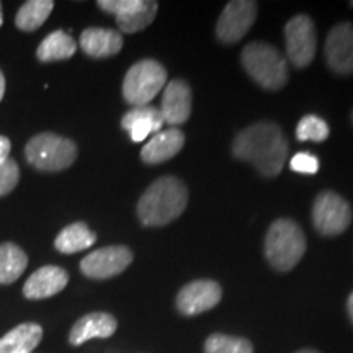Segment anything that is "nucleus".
Instances as JSON below:
<instances>
[{"label": "nucleus", "instance_id": "f257e3e1", "mask_svg": "<svg viewBox=\"0 0 353 353\" xmlns=\"http://www.w3.org/2000/svg\"><path fill=\"white\" fill-rule=\"evenodd\" d=\"M290 144L276 123L257 121L234 138L232 154L239 161L252 164L262 176L281 174L288 161Z\"/></svg>", "mask_w": 353, "mask_h": 353}, {"label": "nucleus", "instance_id": "f03ea898", "mask_svg": "<svg viewBox=\"0 0 353 353\" xmlns=\"http://www.w3.org/2000/svg\"><path fill=\"white\" fill-rule=\"evenodd\" d=\"M188 205V188L179 176L165 175L151 183L138 203V216L144 226H165L180 218Z\"/></svg>", "mask_w": 353, "mask_h": 353}, {"label": "nucleus", "instance_id": "7ed1b4c3", "mask_svg": "<svg viewBox=\"0 0 353 353\" xmlns=\"http://www.w3.org/2000/svg\"><path fill=\"white\" fill-rule=\"evenodd\" d=\"M306 252V236L293 219L273 221L265 236V257L278 272H290Z\"/></svg>", "mask_w": 353, "mask_h": 353}, {"label": "nucleus", "instance_id": "20e7f679", "mask_svg": "<svg viewBox=\"0 0 353 353\" xmlns=\"http://www.w3.org/2000/svg\"><path fill=\"white\" fill-rule=\"evenodd\" d=\"M241 63L245 72L267 90H280L288 82V63L272 44L249 43L242 50Z\"/></svg>", "mask_w": 353, "mask_h": 353}, {"label": "nucleus", "instance_id": "39448f33", "mask_svg": "<svg viewBox=\"0 0 353 353\" xmlns=\"http://www.w3.org/2000/svg\"><path fill=\"white\" fill-rule=\"evenodd\" d=\"M25 157L34 169L59 172L69 169L76 162L77 144L54 132H41L26 143Z\"/></svg>", "mask_w": 353, "mask_h": 353}, {"label": "nucleus", "instance_id": "423d86ee", "mask_svg": "<svg viewBox=\"0 0 353 353\" xmlns=\"http://www.w3.org/2000/svg\"><path fill=\"white\" fill-rule=\"evenodd\" d=\"M167 85V70L156 59H141L128 69L123 97L132 108L145 107Z\"/></svg>", "mask_w": 353, "mask_h": 353}, {"label": "nucleus", "instance_id": "0eeeda50", "mask_svg": "<svg viewBox=\"0 0 353 353\" xmlns=\"http://www.w3.org/2000/svg\"><path fill=\"white\" fill-rule=\"evenodd\" d=\"M352 223V208L345 198L332 190H324L312 205V224L322 236H339Z\"/></svg>", "mask_w": 353, "mask_h": 353}, {"label": "nucleus", "instance_id": "6e6552de", "mask_svg": "<svg viewBox=\"0 0 353 353\" xmlns=\"http://www.w3.org/2000/svg\"><path fill=\"white\" fill-rule=\"evenodd\" d=\"M286 54L291 64L298 69L312 63L317 50V33L314 21L307 15L293 17L285 26Z\"/></svg>", "mask_w": 353, "mask_h": 353}, {"label": "nucleus", "instance_id": "1a4fd4ad", "mask_svg": "<svg viewBox=\"0 0 353 353\" xmlns=\"http://www.w3.org/2000/svg\"><path fill=\"white\" fill-rule=\"evenodd\" d=\"M99 7L117 17L118 28L130 34L148 28L159 10V3L154 0H100Z\"/></svg>", "mask_w": 353, "mask_h": 353}, {"label": "nucleus", "instance_id": "9d476101", "mask_svg": "<svg viewBox=\"0 0 353 353\" xmlns=\"http://www.w3.org/2000/svg\"><path fill=\"white\" fill-rule=\"evenodd\" d=\"M132 259L134 255L126 245L101 247L82 259L81 272L92 280H107L125 272Z\"/></svg>", "mask_w": 353, "mask_h": 353}, {"label": "nucleus", "instance_id": "9b49d317", "mask_svg": "<svg viewBox=\"0 0 353 353\" xmlns=\"http://www.w3.org/2000/svg\"><path fill=\"white\" fill-rule=\"evenodd\" d=\"M255 17H257V2L232 0L221 12L218 23H216V37L224 44L241 41L252 28Z\"/></svg>", "mask_w": 353, "mask_h": 353}, {"label": "nucleus", "instance_id": "f8f14e48", "mask_svg": "<svg viewBox=\"0 0 353 353\" xmlns=\"http://www.w3.org/2000/svg\"><path fill=\"white\" fill-rule=\"evenodd\" d=\"M325 63L341 76L353 74V25L348 21L335 25L325 38Z\"/></svg>", "mask_w": 353, "mask_h": 353}, {"label": "nucleus", "instance_id": "ddd939ff", "mask_svg": "<svg viewBox=\"0 0 353 353\" xmlns=\"http://www.w3.org/2000/svg\"><path fill=\"white\" fill-rule=\"evenodd\" d=\"M223 298V288L218 281L195 280L185 285L176 294V309L183 316H196L210 311Z\"/></svg>", "mask_w": 353, "mask_h": 353}, {"label": "nucleus", "instance_id": "4468645a", "mask_svg": "<svg viewBox=\"0 0 353 353\" xmlns=\"http://www.w3.org/2000/svg\"><path fill=\"white\" fill-rule=\"evenodd\" d=\"M192 88L182 79H174L164 87L161 113L164 123L176 128L188 121L192 114Z\"/></svg>", "mask_w": 353, "mask_h": 353}, {"label": "nucleus", "instance_id": "2eb2a0df", "mask_svg": "<svg viewBox=\"0 0 353 353\" xmlns=\"http://www.w3.org/2000/svg\"><path fill=\"white\" fill-rule=\"evenodd\" d=\"M69 283V273L56 265L38 268L23 285L26 299H46L61 293Z\"/></svg>", "mask_w": 353, "mask_h": 353}, {"label": "nucleus", "instance_id": "dca6fc26", "mask_svg": "<svg viewBox=\"0 0 353 353\" xmlns=\"http://www.w3.org/2000/svg\"><path fill=\"white\" fill-rule=\"evenodd\" d=\"M118 321L108 312H90L81 317L72 325L69 334V343L74 347L82 345L92 339H108L117 332Z\"/></svg>", "mask_w": 353, "mask_h": 353}, {"label": "nucleus", "instance_id": "f3484780", "mask_svg": "<svg viewBox=\"0 0 353 353\" xmlns=\"http://www.w3.org/2000/svg\"><path fill=\"white\" fill-rule=\"evenodd\" d=\"M185 134L179 128H169V130L154 134L141 151V159L145 164H162L170 161L183 149Z\"/></svg>", "mask_w": 353, "mask_h": 353}, {"label": "nucleus", "instance_id": "a211bd4d", "mask_svg": "<svg viewBox=\"0 0 353 353\" xmlns=\"http://www.w3.org/2000/svg\"><path fill=\"white\" fill-rule=\"evenodd\" d=\"M162 126H164V118H162L161 110L151 105L131 108L121 118V128L130 132L134 143H143L151 134H157L161 132Z\"/></svg>", "mask_w": 353, "mask_h": 353}, {"label": "nucleus", "instance_id": "6ab92c4d", "mask_svg": "<svg viewBox=\"0 0 353 353\" xmlns=\"http://www.w3.org/2000/svg\"><path fill=\"white\" fill-rule=\"evenodd\" d=\"M81 48L95 59L112 57L121 51L123 37L120 32L110 28H87L81 34Z\"/></svg>", "mask_w": 353, "mask_h": 353}, {"label": "nucleus", "instance_id": "aec40b11", "mask_svg": "<svg viewBox=\"0 0 353 353\" xmlns=\"http://www.w3.org/2000/svg\"><path fill=\"white\" fill-rule=\"evenodd\" d=\"M43 339V327L37 322L17 325L0 339V353H32Z\"/></svg>", "mask_w": 353, "mask_h": 353}, {"label": "nucleus", "instance_id": "412c9836", "mask_svg": "<svg viewBox=\"0 0 353 353\" xmlns=\"http://www.w3.org/2000/svg\"><path fill=\"white\" fill-rule=\"evenodd\" d=\"M97 234L87 226L85 223H74L65 226L63 231L57 234L54 247L57 252L70 255L82 252L95 244Z\"/></svg>", "mask_w": 353, "mask_h": 353}, {"label": "nucleus", "instance_id": "4be33fe9", "mask_svg": "<svg viewBox=\"0 0 353 353\" xmlns=\"http://www.w3.org/2000/svg\"><path fill=\"white\" fill-rule=\"evenodd\" d=\"M77 43L69 33L52 32L39 43L37 57L41 63H52V61H64L76 54Z\"/></svg>", "mask_w": 353, "mask_h": 353}, {"label": "nucleus", "instance_id": "5701e85b", "mask_svg": "<svg viewBox=\"0 0 353 353\" xmlns=\"http://www.w3.org/2000/svg\"><path fill=\"white\" fill-rule=\"evenodd\" d=\"M28 255L20 245L6 242L0 245V285H10L23 275Z\"/></svg>", "mask_w": 353, "mask_h": 353}, {"label": "nucleus", "instance_id": "b1692460", "mask_svg": "<svg viewBox=\"0 0 353 353\" xmlns=\"http://www.w3.org/2000/svg\"><path fill=\"white\" fill-rule=\"evenodd\" d=\"M52 8H54V2L52 0H28L17 12V28L26 33L37 32L39 26L44 25L48 17L51 15Z\"/></svg>", "mask_w": 353, "mask_h": 353}, {"label": "nucleus", "instance_id": "393cba45", "mask_svg": "<svg viewBox=\"0 0 353 353\" xmlns=\"http://www.w3.org/2000/svg\"><path fill=\"white\" fill-rule=\"evenodd\" d=\"M205 353H254V347L244 337L213 334L206 339Z\"/></svg>", "mask_w": 353, "mask_h": 353}, {"label": "nucleus", "instance_id": "a878e982", "mask_svg": "<svg viewBox=\"0 0 353 353\" xmlns=\"http://www.w3.org/2000/svg\"><path fill=\"white\" fill-rule=\"evenodd\" d=\"M329 132L330 130L327 123L317 114H306L299 120L296 126V138L299 143H306V141L322 143L329 138Z\"/></svg>", "mask_w": 353, "mask_h": 353}, {"label": "nucleus", "instance_id": "bb28decb", "mask_svg": "<svg viewBox=\"0 0 353 353\" xmlns=\"http://www.w3.org/2000/svg\"><path fill=\"white\" fill-rule=\"evenodd\" d=\"M20 180V169L13 159H8L6 164L0 165V196H6L13 192Z\"/></svg>", "mask_w": 353, "mask_h": 353}, {"label": "nucleus", "instance_id": "cd10ccee", "mask_svg": "<svg viewBox=\"0 0 353 353\" xmlns=\"http://www.w3.org/2000/svg\"><path fill=\"white\" fill-rule=\"evenodd\" d=\"M290 169L296 174L316 175L319 172V159L311 152H296L291 157Z\"/></svg>", "mask_w": 353, "mask_h": 353}, {"label": "nucleus", "instance_id": "c85d7f7f", "mask_svg": "<svg viewBox=\"0 0 353 353\" xmlns=\"http://www.w3.org/2000/svg\"><path fill=\"white\" fill-rule=\"evenodd\" d=\"M12 143L10 139L6 138V136H0V165L6 164L8 161V156H10Z\"/></svg>", "mask_w": 353, "mask_h": 353}, {"label": "nucleus", "instance_id": "c756f323", "mask_svg": "<svg viewBox=\"0 0 353 353\" xmlns=\"http://www.w3.org/2000/svg\"><path fill=\"white\" fill-rule=\"evenodd\" d=\"M347 311H348V316H350V319L353 322V291L352 294L348 296V301H347Z\"/></svg>", "mask_w": 353, "mask_h": 353}, {"label": "nucleus", "instance_id": "7c9ffc66", "mask_svg": "<svg viewBox=\"0 0 353 353\" xmlns=\"http://www.w3.org/2000/svg\"><path fill=\"white\" fill-rule=\"evenodd\" d=\"M3 94H6V77L0 72V101L3 99Z\"/></svg>", "mask_w": 353, "mask_h": 353}, {"label": "nucleus", "instance_id": "2f4dec72", "mask_svg": "<svg viewBox=\"0 0 353 353\" xmlns=\"http://www.w3.org/2000/svg\"><path fill=\"white\" fill-rule=\"evenodd\" d=\"M296 353H319V352L311 350V348H304V350H299V352H296Z\"/></svg>", "mask_w": 353, "mask_h": 353}, {"label": "nucleus", "instance_id": "473e14b6", "mask_svg": "<svg viewBox=\"0 0 353 353\" xmlns=\"http://www.w3.org/2000/svg\"><path fill=\"white\" fill-rule=\"evenodd\" d=\"M3 25V13H2V3H0V26Z\"/></svg>", "mask_w": 353, "mask_h": 353}, {"label": "nucleus", "instance_id": "72a5a7b5", "mask_svg": "<svg viewBox=\"0 0 353 353\" xmlns=\"http://www.w3.org/2000/svg\"><path fill=\"white\" fill-rule=\"evenodd\" d=\"M352 123H353V112H352Z\"/></svg>", "mask_w": 353, "mask_h": 353}, {"label": "nucleus", "instance_id": "f704fd0d", "mask_svg": "<svg viewBox=\"0 0 353 353\" xmlns=\"http://www.w3.org/2000/svg\"><path fill=\"white\" fill-rule=\"evenodd\" d=\"M350 6H352V7H353V2H350Z\"/></svg>", "mask_w": 353, "mask_h": 353}, {"label": "nucleus", "instance_id": "c9c22d12", "mask_svg": "<svg viewBox=\"0 0 353 353\" xmlns=\"http://www.w3.org/2000/svg\"><path fill=\"white\" fill-rule=\"evenodd\" d=\"M20 353H26V352H20Z\"/></svg>", "mask_w": 353, "mask_h": 353}]
</instances>
